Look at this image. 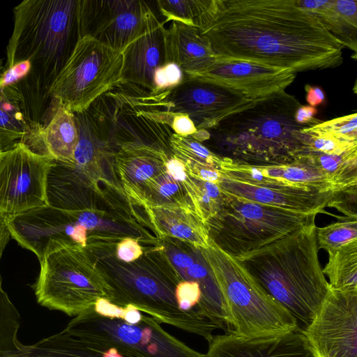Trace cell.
<instances>
[{"instance_id":"836d02e7","label":"cell","mask_w":357,"mask_h":357,"mask_svg":"<svg viewBox=\"0 0 357 357\" xmlns=\"http://www.w3.org/2000/svg\"><path fill=\"white\" fill-rule=\"evenodd\" d=\"M197 180L199 192L193 208L198 218L206 225L221 209L226 195L218 184Z\"/></svg>"},{"instance_id":"4fadbf2b","label":"cell","mask_w":357,"mask_h":357,"mask_svg":"<svg viewBox=\"0 0 357 357\" xmlns=\"http://www.w3.org/2000/svg\"><path fill=\"white\" fill-rule=\"evenodd\" d=\"M259 99L195 77H184L167 95L171 112L186 114L197 130L210 129Z\"/></svg>"},{"instance_id":"cb8c5ba5","label":"cell","mask_w":357,"mask_h":357,"mask_svg":"<svg viewBox=\"0 0 357 357\" xmlns=\"http://www.w3.org/2000/svg\"><path fill=\"white\" fill-rule=\"evenodd\" d=\"M50 159L74 164L78 132L73 113L56 101L54 112L40 133Z\"/></svg>"},{"instance_id":"2e32d148","label":"cell","mask_w":357,"mask_h":357,"mask_svg":"<svg viewBox=\"0 0 357 357\" xmlns=\"http://www.w3.org/2000/svg\"><path fill=\"white\" fill-rule=\"evenodd\" d=\"M114 164L128 198L142 205L147 186L166 171V164L173 154L161 141L144 137L117 142Z\"/></svg>"},{"instance_id":"9a60e30c","label":"cell","mask_w":357,"mask_h":357,"mask_svg":"<svg viewBox=\"0 0 357 357\" xmlns=\"http://www.w3.org/2000/svg\"><path fill=\"white\" fill-rule=\"evenodd\" d=\"M296 73L258 62L216 57L203 73L194 76L261 98L285 89L294 81Z\"/></svg>"},{"instance_id":"b9f144b4","label":"cell","mask_w":357,"mask_h":357,"mask_svg":"<svg viewBox=\"0 0 357 357\" xmlns=\"http://www.w3.org/2000/svg\"><path fill=\"white\" fill-rule=\"evenodd\" d=\"M317 113L315 107L307 105H301L296 111L294 119L297 124L310 127L319 122L314 116Z\"/></svg>"},{"instance_id":"f1b7e54d","label":"cell","mask_w":357,"mask_h":357,"mask_svg":"<svg viewBox=\"0 0 357 357\" xmlns=\"http://www.w3.org/2000/svg\"><path fill=\"white\" fill-rule=\"evenodd\" d=\"M146 205L177 206L195 213L186 193L167 171L147 186L141 206Z\"/></svg>"},{"instance_id":"7402d4cb","label":"cell","mask_w":357,"mask_h":357,"mask_svg":"<svg viewBox=\"0 0 357 357\" xmlns=\"http://www.w3.org/2000/svg\"><path fill=\"white\" fill-rule=\"evenodd\" d=\"M155 229L160 236L178 238L198 250L208 248L207 226L190 211L177 206H144Z\"/></svg>"},{"instance_id":"e0dca14e","label":"cell","mask_w":357,"mask_h":357,"mask_svg":"<svg viewBox=\"0 0 357 357\" xmlns=\"http://www.w3.org/2000/svg\"><path fill=\"white\" fill-rule=\"evenodd\" d=\"M227 195L239 199L280 208L304 214L325 213L335 192L307 187H264L252 185L221 176L218 183Z\"/></svg>"},{"instance_id":"d6986e66","label":"cell","mask_w":357,"mask_h":357,"mask_svg":"<svg viewBox=\"0 0 357 357\" xmlns=\"http://www.w3.org/2000/svg\"><path fill=\"white\" fill-rule=\"evenodd\" d=\"M204 357H312L302 333L245 337L232 333L213 335Z\"/></svg>"},{"instance_id":"8d00e7d4","label":"cell","mask_w":357,"mask_h":357,"mask_svg":"<svg viewBox=\"0 0 357 357\" xmlns=\"http://www.w3.org/2000/svg\"><path fill=\"white\" fill-rule=\"evenodd\" d=\"M184 78L182 70L174 63L169 62L158 68L154 75L153 93L174 88L180 84Z\"/></svg>"},{"instance_id":"7bdbcfd3","label":"cell","mask_w":357,"mask_h":357,"mask_svg":"<svg viewBox=\"0 0 357 357\" xmlns=\"http://www.w3.org/2000/svg\"><path fill=\"white\" fill-rule=\"evenodd\" d=\"M306 100L310 106L315 107L322 104L325 100V93L319 86L305 85Z\"/></svg>"},{"instance_id":"6da1fadb","label":"cell","mask_w":357,"mask_h":357,"mask_svg":"<svg viewBox=\"0 0 357 357\" xmlns=\"http://www.w3.org/2000/svg\"><path fill=\"white\" fill-rule=\"evenodd\" d=\"M195 26L218 57L295 73L343 62L344 44L296 0H203Z\"/></svg>"},{"instance_id":"ab89813d","label":"cell","mask_w":357,"mask_h":357,"mask_svg":"<svg viewBox=\"0 0 357 357\" xmlns=\"http://www.w3.org/2000/svg\"><path fill=\"white\" fill-rule=\"evenodd\" d=\"M142 249L137 240L126 238L117 244L116 255L119 259L131 262L142 255Z\"/></svg>"},{"instance_id":"74e56055","label":"cell","mask_w":357,"mask_h":357,"mask_svg":"<svg viewBox=\"0 0 357 357\" xmlns=\"http://www.w3.org/2000/svg\"><path fill=\"white\" fill-rule=\"evenodd\" d=\"M356 188L335 192L328 206L336 208L347 217L357 218Z\"/></svg>"},{"instance_id":"4316f807","label":"cell","mask_w":357,"mask_h":357,"mask_svg":"<svg viewBox=\"0 0 357 357\" xmlns=\"http://www.w3.org/2000/svg\"><path fill=\"white\" fill-rule=\"evenodd\" d=\"M328 253V261L322 271L329 278L330 287L357 289V240Z\"/></svg>"},{"instance_id":"277c9868","label":"cell","mask_w":357,"mask_h":357,"mask_svg":"<svg viewBox=\"0 0 357 357\" xmlns=\"http://www.w3.org/2000/svg\"><path fill=\"white\" fill-rule=\"evenodd\" d=\"M301 105L285 91L261 98L206 130L231 160L252 165L291 163L308 153L310 137L294 114Z\"/></svg>"},{"instance_id":"9c48e42d","label":"cell","mask_w":357,"mask_h":357,"mask_svg":"<svg viewBox=\"0 0 357 357\" xmlns=\"http://www.w3.org/2000/svg\"><path fill=\"white\" fill-rule=\"evenodd\" d=\"M122 65L121 52L92 38H80L54 82L51 96L71 112H82L121 83Z\"/></svg>"},{"instance_id":"ba28073f","label":"cell","mask_w":357,"mask_h":357,"mask_svg":"<svg viewBox=\"0 0 357 357\" xmlns=\"http://www.w3.org/2000/svg\"><path fill=\"white\" fill-rule=\"evenodd\" d=\"M77 338L119 350L128 357H204L143 314L137 324L102 317L93 308L75 317L63 330Z\"/></svg>"},{"instance_id":"e575fe53","label":"cell","mask_w":357,"mask_h":357,"mask_svg":"<svg viewBox=\"0 0 357 357\" xmlns=\"http://www.w3.org/2000/svg\"><path fill=\"white\" fill-rule=\"evenodd\" d=\"M166 171L183 189L193 207L199 192L197 180L189 175L184 162L174 154L167 162Z\"/></svg>"},{"instance_id":"52a82bcc","label":"cell","mask_w":357,"mask_h":357,"mask_svg":"<svg viewBox=\"0 0 357 357\" xmlns=\"http://www.w3.org/2000/svg\"><path fill=\"white\" fill-rule=\"evenodd\" d=\"M225 195L221 209L206 226L210 239L234 257L259 249L315 222L316 215Z\"/></svg>"},{"instance_id":"d590c367","label":"cell","mask_w":357,"mask_h":357,"mask_svg":"<svg viewBox=\"0 0 357 357\" xmlns=\"http://www.w3.org/2000/svg\"><path fill=\"white\" fill-rule=\"evenodd\" d=\"M308 135V134H307ZM309 151L326 154H339L357 149V142L341 140L326 135H309Z\"/></svg>"},{"instance_id":"8992f818","label":"cell","mask_w":357,"mask_h":357,"mask_svg":"<svg viewBox=\"0 0 357 357\" xmlns=\"http://www.w3.org/2000/svg\"><path fill=\"white\" fill-rule=\"evenodd\" d=\"M40 263L34 285L38 303L68 316H78L93 307L100 298L109 299L107 275L77 244L48 255Z\"/></svg>"},{"instance_id":"ee69618b","label":"cell","mask_w":357,"mask_h":357,"mask_svg":"<svg viewBox=\"0 0 357 357\" xmlns=\"http://www.w3.org/2000/svg\"><path fill=\"white\" fill-rule=\"evenodd\" d=\"M86 230L87 229L85 227L81 225L77 222L71 237L73 241L75 243L85 248L86 245Z\"/></svg>"},{"instance_id":"f546056e","label":"cell","mask_w":357,"mask_h":357,"mask_svg":"<svg viewBox=\"0 0 357 357\" xmlns=\"http://www.w3.org/2000/svg\"><path fill=\"white\" fill-rule=\"evenodd\" d=\"M170 147L173 154L185 164L209 165L220 170L222 157L192 135L181 136L174 133L170 140Z\"/></svg>"},{"instance_id":"44dd1931","label":"cell","mask_w":357,"mask_h":357,"mask_svg":"<svg viewBox=\"0 0 357 357\" xmlns=\"http://www.w3.org/2000/svg\"><path fill=\"white\" fill-rule=\"evenodd\" d=\"M19 142L43 155V144L26 118L20 93L15 85L0 82V149L7 151Z\"/></svg>"},{"instance_id":"30bf717a","label":"cell","mask_w":357,"mask_h":357,"mask_svg":"<svg viewBox=\"0 0 357 357\" xmlns=\"http://www.w3.org/2000/svg\"><path fill=\"white\" fill-rule=\"evenodd\" d=\"M302 335L312 357H357V289H330Z\"/></svg>"},{"instance_id":"603a6c76","label":"cell","mask_w":357,"mask_h":357,"mask_svg":"<svg viewBox=\"0 0 357 357\" xmlns=\"http://www.w3.org/2000/svg\"><path fill=\"white\" fill-rule=\"evenodd\" d=\"M297 5L316 15L326 29L356 53L357 1L356 0H296Z\"/></svg>"},{"instance_id":"8fae6325","label":"cell","mask_w":357,"mask_h":357,"mask_svg":"<svg viewBox=\"0 0 357 357\" xmlns=\"http://www.w3.org/2000/svg\"><path fill=\"white\" fill-rule=\"evenodd\" d=\"M153 10L145 1L78 0L79 37L122 50L146 29Z\"/></svg>"},{"instance_id":"ac0fdd59","label":"cell","mask_w":357,"mask_h":357,"mask_svg":"<svg viewBox=\"0 0 357 357\" xmlns=\"http://www.w3.org/2000/svg\"><path fill=\"white\" fill-rule=\"evenodd\" d=\"M166 33L164 24L153 12L145 31L121 52V82L154 92L155 71L168 63Z\"/></svg>"},{"instance_id":"4dcf8cb0","label":"cell","mask_w":357,"mask_h":357,"mask_svg":"<svg viewBox=\"0 0 357 357\" xmlns=\"http://www.w3.org/2000/svg\"><path fill=\"white\" fill-rule=\"evenodd\" d=\"M326 227H317L318 248L327 252L357 240V218L344 217Z\"/></svg>"},{"instance_id":"7c38bea8","label":"cell","mask_w":357,"mask_h":357,"mask_svg":"<svg viewBox=\"0 0 357 357\" xmlns=\"http://www.w3.org/2000/svg\"><path fill=\"white\" fill-rule=\"evenodd\" d=\"M53 160L19 142L0 154V215L13 216L47 205L46 177Z\"/></svg>"},{"instance_id":"d4e9b609","label":"cell","mask_w":357,"mask_h":357,"mask_svg":"<svg viewBox=\"0 0 357 357\" xmlns=\"http://www.w3.org/2000/svg\"><path fill=\"white\" fill-rule=\"evenodd\" d=\"M30 346V357H128L115 348L84 340L63 331Z\"/></svg>"},{"instance_id":"7a4b0ae2","label":"cell","mask_w":357,"mask_h":357,"mask_svg":"<svg viewBox=\"0 0 357 357\" xmlns=\"http://www.w3.org/2000/svg\"><path fill=\"white\" fill-rule=\"evenodd\" d=\"M77 4L78 0H25L13 8L3 69L29 63V73L15 86L34 129L50 120L55 103L51 88L79 38Z\"/></svg>"},{"instance_id":"c3c4849f","label":"cell","mask_w":357,"mask_h":357,"mask_svg":"<svg viewBox=\"0 0 357 357\" xmlns=\"http://www.w3.org/2000/svg\"><path fill=\"white\" fill-rule=\"evenodd\" d=\"M1 152H2V151H1V149H0V154H1Z\"/></svg>"},{"instance_id":"ffe728a7","label":"cell","mask_w":357,"mask_h":357,"mask_svg":"<svg viewBox=\"0 0 357 357\" xmlns=\"http://www.w3.org/2000/svg\"><path fill=\"white\" fill-rule=\"evenodd\" d=\"M167 61L176 63L184 77H194L204 72L216 56L199 29L173 21L167 29Z\"/></svg>"},{"instance_id":"3957f363","label":"cell","mask_w":357,"mask_h":357,"mask_svg":"<svg viewBox=\"0 0 357 357\" xmlns=\"http://www.w3.org/2000/svg\"><path fill=\"white\" fill-rule=\"evenodd\" d=\"M318 252L313 222L236 258L264 291L290 312L302 333L330 289Z\"/></svg>"},{"instance_id":"83f0119b","label":"cell","mask_w":357,"mask_h":357,"mask_svg":"<svg viewBox=\"0 0 357 357\" xmlns=\"http://www.w3.org/2000/svg\"><path fill=\"white\" fill-rule=\"evenodd\" d=\"M20 316L2 288L0 273V357H30L31 346L17 339Z\"/></svg>"},{"instance_id":"1f68e13d","label":"cell","mask_w":357,"mask_h":357,"mask_svg":"<svg viewBox=\"0 0 357 357\" xmlns=\"http://www.w3.org/2000/svg\"><path fill=\"white\" fill-rule=\"evenodd\" d=\"M305 134L326 135L341 140L357 142V114L319 122L302 130Z\"/></svg>"},{"instance_id":"5b68a950","label":"cell","mask_w":357,"mask_h":357,"mask_svg":"<svg viewBox=\"0 0 357 357\" xmlns=\"http://www.w3.org/2000/svg\"><path fill=\"white\" fill-rule=\"evenodd\" d=\"M200 251L224 299L230 333L254 338L298 331L290 312L264 291L236 257L211 239L208 248Z\"/></svg>"},{"instance_id":"60d3db41","label":"cell","mask_w":357,"mask_h":357,"mask_svg":"<svg viewBox=\"0 0 357 357\" xmlns=\"http://www.w3.org/2000/svg\"><path fill=\"white\" fill-rule=\"evenodd\" d=\"M172 128L175 134L181 136L192 135L197 131L192 121L183 114H174Z\"/></svg>"},{"instance_id":"f35d334b","label":"cell","mask_w":357,"mask_h":357,"mask_svg":"<svg viewBox=\"0 0 357 357\" xmlns=\"http://www.w3.org/2000/svg\"><path fill=\"white\" fill-rule=\"evenodd\" d=\"M184 164L189 175L196 179L218 184L221 178L220 170L216 167L204 165Z\"/></svg>"},{"instance_id":"7dc6e473","label":"cell","mask_w":357,"mask_h":357,"mask_svg":"<svg viewBox=\"0 0 357 357\" xmlns=\"http://www.w3.org/2000/svg\"><path fill=\"white\" fill-rule=\"evenodd\" d=\"M3 61H2V59H0V73L2 72V70H3Z\"/></svg>"},{"instance_id":"484cf974","label":"cell","mask_w":357,"mask_h":357,"mask_svg":"<svg viewBox=\"0 0 357 357\" xmlns=\"http://www.w3.org/2000/svg\"><path fill=\"white\" fill-rule=\"evenodd\" d=\"M307 155L325 174L333 192L357 187V149L339 154L309 152Z\"/></svg>"},{"instance_id":"bcb514c9","label":"cell","mask_w":357,"mask_h":357,"mask_svg":"<svg viewBox=\"0 0 357 357\" xmlns=\"http://www.w3.org/2000/svg\"><path fill=\"white\" fill-rule=\"evenodd\" d=\"M174 264L183 269V271L190 266L195 261L194 259L185 254H177L173 257Z\"/></svg>"},{"instance_id":"d6a6232c","label":"cell","mask_w":357,"mask_h":357,"mask_svg":"<svg viewBox=\"0 0 357 357\" xmlns=\"http://www.w3.org/2000/svg\"><path fill=\"white\" fill-rule=\"evenodd\" d=\"M154 3L165 18L162 22L163 24L169 21H176L195 26L202 8V0H158Z\"/></svg>"},{"instance_id":"f6af8a7d","label":"cell","mask_w":357,"mask_h":357,"mask_svg":"<svg viewBox=\"0 0 357 357\" xmlns=\"http://www.w3.org/2000/svg\"><path fill=\"white\" fill-rule=\"evenodd\" d=\"M10 238L4 218L0 215V259Z\"/></svg>"},{"instance_id":"5bb4252c","label":"cell","mask_w":357,"mask_h":357,"mask_svg":"<svg viewBox=\"0 0 357 357\" xmlns=\"http://www.w3.org/2000/svg\"><path fill=\"white\" fill-rule=\"evenodd\" d=\"M10 236L33 252L41 262L48 255L69 245L77 219L71 211L45 205L4 217Z\"/></svg>"}]
</instances>
